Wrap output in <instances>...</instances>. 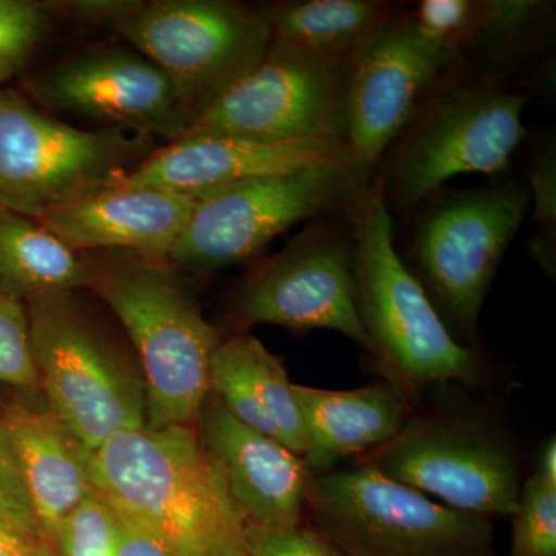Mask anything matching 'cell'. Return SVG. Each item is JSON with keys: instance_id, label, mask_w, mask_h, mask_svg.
Returning a JSON list of instances; mask_svg holds the SVG:
<instances>
[{"instance_id": "obj_36", "label": "cell", "mask_w": 556, "mask_h": 556, "mask_svg": "<svg viewBox=\"0 0 556 556\" xmlns=\"http://www.w3.org/2000/svg\"><path fill=\"white\" fill-rule=\"evenodd\" d=\"M240 556H251V554H249V552L247 551V552H244V554H241Z\"/></svg>"}, {"instance_id": "obj_33", "label": "cell", "mask_w": 556, "mask_h": 556, "mask_svg": "<svg viewBox=\"0 0 556 556\" xmlns=\"http://www.w3.org/2000/svg\"><path fill=\"white\" fill-rule=\"evenodd\" d=\"M119 517V515H118ZM116 556H175L155 536L119 517Z\"/></svg>"}, {"instance_id": "obj_5", "label": "cell", "mask_w": 556, "mask_h": 556, "mask_svg": "<svg viewBox=\"0 0 556 556\" xmlns=\"http://www.w3.org/2000/svg\"><path fill=\"white\" fill-rule=\"evenodd\" d=\"M39 391L90 453L146 428V387L129 354L91 316L78 292L27 300Z\"/></svg>"}, {"instance_id": "obj_20", "label": "cell", "mask_w": 556, "mask_h": 556, "mask_svg": "<svg viewBox=\"0 0 556 556\" xmlns=\"http://www.w3.org/2000/svg\"><path fill=\"white\" fill-rule=\"evenodd\" d=\"M39 393V391H38ZM17 402L3 417L22 479L43 533L53 538L58 527L94 492L90 481V452L70 433L36 394Z\"/></svg>"}, {"instance_id": "obj_12", "label": "cell", "mask_w": 556, "mask_h": 556, "mask_svg": "<svg viewBox=\"0 0 556 556\" xmlns=\"http://www.w3.org/2000/svg\"><path fill=\"white\" fill-rule=\"evenodd\" d=\"M350 64L270 40L257 67L182 137L346 144Z\"/></svg>"}, {"instance_id": "obj_13", "label": "cell", "mask_w": 556, "mask_h": 556, "mask_svg": "<svg viewBox=\"0 0 556 556\" xmlns=\"http://www.w3.org/2000/svg\"><path fill=\"white\" fill-rule=\"evenodd\" d=\"M239 332L255 325L329 329L369 351L356 306L350 215L313 219L241 285L232 311Z\"/></svg>"}, {"instance_id": "obj_4", "label": "cell", "mask_w": 556, "mask_h": 556, "mask_svg": "<svg viewBox=\"0 0 556 556\" xmlns=\"http://www.w3.org/2000/svg\"><path fill=\"white\" fill-rule=\"evenodd\" d=\"M527 94L503 80L450 78L419 109L386 152L376 181L388 208H417L463 174H504L525 139Z\"/></svg>"}, {"instance_id": "obj_31", "label": "cell", "mask_w": 556, "mask_h": 556, "mask_svg": "<svg viewBox=\"0 0 556 556\" xmlns=\"http://www.w3.org/2000/svg\"><path fill=\"white\" fill-rule=\"evenodd\" d=\"M243 538L251 556H348L313 526L268 529L244 525Z\"/></svg>"}, {"instance_id": "obj_24", "label": "cell", "mask_w": 556, "mask_h": 556, "mask_svg": "<svg viewBox=\"0 0 556 556\" xmlns=\"http://www.w3.org/2000/svg\"><path fill=\"white\" fill-rule=\"evenodd\" d=\"M555 21V3L543 0H475L473 21L467 51H473L489 67L503 70L522 54L538 49L551 33Z\"/></svg>"}, {"instance_id": "obj_26", "label": "cell", "mask_w": 556, "mask_h": 556, "mask_svg": "<svg viewBox=\"0 0 556 556\" xmlns=\"http://www.w3.org/2000/svg\"><path fill=\"white\" fill-rule=\"evenodd\" d=\"M119 517L94 490L58 527L51 546L56 556H116Z\"/></svg>"}, {"instance_id": "obj_30", "label": "cell", "mask_w": 556, "mask_h": 556, "mask_svg": "<svg viewBox=\"0 0 556 556\" xmlns=\"http://www.w3.org/2000/svg\"><path fill=\"white\" fill-rule=\"evenodd\" d=\"M0 526L33 540L50 543L33 510L3 419H0Z\"/></svg>"}, {"instance_id": "obj_14", "label": "cell", "mask_w": 556, "mask_h": 556, "mask_svg": "<svg viewBox=\"0 0 556 556\" xmlns=\"http://www.w3.org/2000/svg\"><path fill=\"white\" fill-rule=\"evenodd\" d=\"M467 68L463 51L430 38L399 13L351 60L346 146L358 189L376 177L390 146L428 98Z\"/></svg>"}, {"instance_id": "obj_11", "label": "cell", "mask_w": 556, "mask_h": 556, "mask_svg": "<svg viewBox=\"0 0 556 556\" xmlns=\"http://www.w3.org/2000/svg\"><path fill=\"white\" fill-rule=\"evenodd\" d=\"M356 464L492 521L510 518L521 493L517 452L500 430L477 417L412 416L396 437L358 456Z\"/></svg>"}, {"instance_id": "obj_23", "label": "cell", "mask_w": 556, "mask_h": 556, "mask_svg": "<svg viewBox=\"0 0 556 556\" xmlns=\"http://www.w3.org/2000/svg\"><path fill=\"white\" fill-rule=\"evenodd\" d=\"M0 283L24 302L90 287L86 255L35 218L0 211Z\"/></svg>"}, {"instance_id": "obj_10", "label": "cell", "mask_w": 556, "mask_h": 556, "mask_svg": "<svg viewBox=\"0 0 556 556\" xmlns=\"http://www.w3.org/2000/svg\"><path fill=\"white\" fill-rule=\"evenodd\" d=\"M361 192L345 166L305 167L214 190L195 199L167 260L182 274L229 268L298 223L350 215Z\"/></svg>"}, {"instance_id": "obj_9", "label": "cell", "mask_w": 556, "mask_h": 556, "mask_svg": "<svg viewBox=\"0 0 556 556\" xmlns=\"http://www.w3.org/2000/svg\"><path fill=\"white\" fill-rule=\"evenodd\" d=\"M530 206L517 181L438 190L420 204L408 258L452 334L471 338L493 280Z\"/></svg>"}, {"instance_id": "obj_27", "label": "cell", "mask_w": 556, "mask_h": 556, "mask_svg": "<svg viewBox=\"0 0 556 556\" xmlns=\"http://www.w3.org/2000/svg\"><path fill=\"white\" fill-rule=\"evenodd\" d=\"M0 387L24 394L38 393L30 320L20 295L0 283Z\"/></svg>"}, {"instance_id": "obj_34", "label": "cell", "mask_w": 556, "mask_h": 556, "mask_svg": "<svg viewBox=\"0 0 556 556\" xmlns=\"http://www.w3.org/2000/svg\"><path fill=\"white\" fill-rule=\"evenodd\" d=\"M0 556H56L47 541L33 540L0 526Z\"/></svg>"}, {"instance_id": "obj_32", "label": "cell", "mask_w": 556, "mask_h": 556, "mask_svg": "<svg viewBox=\"0 0 556 556\" xmlns=\"http://www.w3.org/2000/svg\"><path fill=\"white\" fill-rule=\"evenodd\" d=\"M473 11L475 0H424L409 13L427 36L456 47L464 54Z\"/></svg>"}, {"instance_id": "obj_18", "label": "cell", "mask_w": 556, "mask_h": 556, "mask_svg": "<svg viewBox=\"0 0 556 556\" xmlns=\"http://www.w3.org/2000/svg\"><path fill=\"white\" fill-rule=\"evenodd\" d=\"M193 204L192 197L169 190L112 186L35 219L80 254L130 252L167 258Z\"/></svg>"}, {"instance_id": "obj_21", "label": "cell", "mask_w": 556, "mask_h": 556, "mask_svg": "<svg viewBox=\"0 0 556 556\" xmlns=\"http://www.w3.org/2000/svg\"><path fill=\"white\" fill-rule=\"evenodd\" d=\"M211 393L230 415L295 455L306 450L305 427L283 361L249 332L223 339L211 365Z\"/></svg>"}, {"instance_id": "obj_16", "label": "cell", "mask_w": 556, "mask_h": 556, "mask_svg": "<svg viewBox=\"0 0 556 556\" xmlns=\"http://www.w3.org/2000/svg\"><path fill=\"white\" fill-rule=\"evenodd\" d=\"M195 426L201 447L244 525L268 529L303 525L313 475L302 456L244 426L212 393Z\"/></svg>"}, {"instance_id": "obj_7", "label": "cell", "mask_w": 556, "mask_h": 556, "mask_svg": "<svg viewBox=\"0 0 556 556\" xmlns=\"http://www.w3.org/2000/svg\"><path fill=\"white\" fill-rule=\"evenodd\" d=\"M311 526L348 556H496L492 519L361 466L313 477Z\"/></svg>"}, {"instance_id": "obj_1", "label": "cell", "mask_w": 556, "mask_h": 556, "mask_svg": "<svg viewBox=\"0 0 556 556\" xmlns=\"http://www.w3.org/2000/svg\"><path fill=\"white\" fill-rule=\"evenodd\" d=\"M93 489L175 556H240L243 518L192 427L123 431L90 453Z\"/></svg>"}, {"instance_id": "obj_25", "label": "cell", "mask_w": 556, "mask_h": 556, "mask_svg": "<svg viewBox=\"0 0 556 556\" xmlns=\"http://www.w3.org/2000/svg\"><path fill=\"white\" fill-rule=\"evenodd\" d=\"M508 556H556V484L533 471L511 515Z\"/></svg>"}, {"instance_id": "obj_29", "label": "cell", "mask_w": 556, "mask_h": 556, "mask_svg": "<svg viewBox=\"0 0 556 556\" xmlns=\"http://www.w3.org/2000/svg\"><path fill=\"white\" fill-rule=\"evenodd\" d=\"M530 201L533 200V219L540 233L530 244V254L538 265L555 277L556 240V156L554 150L533 161L529 174Z\"/></svg>"}, {"instance_id": "obj_22", "label": "cell", "mask_w": 556, "mask_h": 556, "mask_svg": "<svg viewBox=\"0 0 556 556\" xmlns=\"http://www.w3.org/2000/svg\"><path fill=\"white\" fill-rule=\"evenodd\" d=\"M270 38L331 60L351 61L399 13L378 0H288L255 7Z\"/></svg>"}, {"instance_id": "obj_8", "label": "cell", "mask_w": 556, "mask_h": 556, "mask_svg": "<svg viewBox=\"0 0 556 556\" xmlns=\"http://www.w3.org/2000/svg\"><path fill=\"white\" fill-rule=\"evenodd\" d=\"M153 150L148 135L78 129L0 91V211L39 217L109 189Z\"/></svg>"}, {"instance_id": "obj_3", "label": "cell", "mask_w": 556, "mask_h": 556, "mask_svg": "<svg viewBox=\"0 0 556 556\" xmlns=\"http://www.w3.org/2000/svg\"><path fill=\"white\" fill-rule=\"evenodd\" d=\"M350 223L358 318L368 354L387 380L407 393L431 383H477V353L452 334L422 283L399 257L393 218L376 179L358 193Z\"/></svg>"}, {"instance_id": "obj_28", "label": "cell", "mask_w": 556, "mask_h": 556, "mask_svg": "<svg viewBox=\"0 0 556 556\" xmlns=\"http://www.w3.org/2000/svg\"><path fill=\"white\" fill-rule=\"evenodd\" d=\"M50 14L47 3L0 0V83L16 76L30 61Z\"/></svg>"}, {"instance_id": "obj_35", "label": "cell", "mask_w": 556, "mask_h": 556, "mask_svg": "<svg viewBox=\"0 0 556 556\" xmlns=\"http://www.w3.org/2000/svg\"><path fill=\"white\" fill-rule=\"evenodd\" d=\"M536 475L541 478L547 479V481L555 482L556 484V441L555 437H551L544 442L543 447L540 450L538 455Z\"/></svg>"}, {"instance_id": "obj_6", "label": "cell", "mask_w": 556, "mask_h": 556, "mask_svg": "<svg viewBox=\"0 0 556 556\" xmlns=\"http://www.w3.org/2000/svg\"><path fill=\"white\" fill-rule=\"evenodd\" d=\"M108 25L166 75L190 126L257 67L273 40L255 7L232 0H123Z\"/></svg>"}, {"instance_id": "obj_17", "label": "cell", "mask_w": 556, "mask_h": 556, "mask_svg": "<svg viewBox=\"0 0 556 556\" xmlns=\"http://www.w3.org/2000/svg\"><path fill=\"white\" fill-rule=\"evenodd\" d=\"M316 166L353 170L350 149L340 141L269 144L225 137H182L153 150L113 186L163 189L200 199L248 179Z\"/></svg>"}, {"instance_id": "obj_15", "label": "cell", "mask_w": 556, "mask_h": 556, "mask_svg": "<svg viewBox=\"0 0 556 556\" xmlns=\"http://www.w3.org/2000/svg\"><path fill=\"white\" fill-rule=\"evenodd\" d=\"M28 90L40 109L104 124L105 129L161 138L188 131L169 79L148 58L121 46L79 51L39 73Z\"/></svg>"}, {"instance_id": "obj_19", "label": "cell", "mask_w": 556, "mask_h": 556, "mask_svg": "<svg viewBox=\"0 0 556 556\" xmlns=\"http://www.w3.org/2000/svg\"><path fill=\"white\" fill-rule=\"evenodd\" d=\"M292 391L305 427L302 459L313 477L382 447L413 416L407 391L390 380L351 390L292 383Z\"/></svg>"}, {"instance_id": "obj_2", "label": "cell", "mask_w": 556, "mask_h": 556, "mask_svg": "<svg viewBox=\"0 0 556 556\" xmlns=\"http://www.w3.org/2000/svg\"><path fill=\"white\" fill-rule=\"evenodd\" d=\"M93 291L137 351L146 387V427H192L211 393L223 338L201 313L181 270L167 258L130 252L86 255Z\"/></svg>"}]
</instances>
